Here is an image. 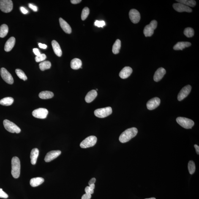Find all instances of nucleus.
Masks as SVG:
<instances>
[{
    "label": "nucleus",
    "instance_id": "f257e3e1",
    "mask_svg": "<svg viewBox=\"0 0 199 199\" xmlns=\"http://www.w3.org/2000/svg\"><path fill=\"white\" fill-rule=\"evenodd\" d=\"M138 131L137 128L133 127L126 129L121 134L119 140L121 143H124L128 142L131 139L137 135Z\"/></svg>",
    "mask_w": 199,
    "mask_h": 199
},
{
    "label": "nucleus",
    "instance_id": "f03ea898",
    "mask_svg": "<svg viewBox=\"0 0 199 199\" xmlns=\"http://www.w3.org/2000/svg\"><path fill=\"white\" fill-rule=\"evenodd\" d=\"M12 171L11 173L14 178H17L20 176V162L18 157H14L12 159Z\"/></svg>",
    "mask_w": 199,
    "mask_h": 199
},
{
    "label": "nucleus",
    "instance_id": "7ed1b4c3",
    "mask_svg": "<svg viewBox=\"0 0 199 199\" xmlns=\"http://www.w3.org/2000/svg\"><path fill=\"white\" fill-rule=\"evenodd\" d=\"M3 124L6 130L9 132L19 133L21 132V129L15 123L12 122L9 120H5L3 122Z\"/></svg>",
    "mask_w": 199,
    "mask_h": 199
},
{
    "label": "nucleus",
    "instance_id": "20e7f679",
    "mask_svg": "<svg viewBox=\"0 0 199 199\" xmlns=\"http://www.w3.org/2000/svg\"><path fill=\"white\" fill-rule=\"evenodd\" d=\"M177 122L181 127L185 129H191L194 125V122L189 118L178 117L176 119Z\"/></svg>",
    "mask_w": 199,
    "mask_h": 199
},
{
    "label": "nucleus",
    "instance_id": "39448f33",
    "mask_svg": "<svg viewBox=\"0 0 199 199\" xmlns=\"http://www.w3.org/2000/svg\"><path fill=\"white\" fill-rule=\"evenodd\" d=\"M157 22L155 20H153L149 25H146L143 30V33L145 37H151L154 34V30L157 27Z\"/></svg>",
    "mask_w": 199,
    "mask_h": 199
},
{
    "label": "nucleus",
    "instance_id": "423d86ee",
    "mask_svg": "<svg viewBox=\"0 0 199 199\" xmlns=\"http://www.w3.org/2000/svg\"><path fill=\"white\" fill-rule=\"evenodd\" d=\"M97 141V138L94 136H91L84 140L80 144L82 148H87L94 146Z\"/></svg>",
    "mask_w": 199,
    "mask_h": 199
},
{
    "label": "nucleus",
    "instance_id": "0eeeda50",
    "mask_svg": "<svg viewBox=\"0 0 199 199\" xmlns=\"http://www.w3.org/2000/svg\"><path fill=\"white\" fill-rule=\"evenodd\" d=\"M112 113L111 107H108L105 108L97 109L94 111V115L97 117L104 118L110 116Z\"/></svg>",
    "mask_w": 199,
    "mask_h": 199
},
{
    "label": "nucleus",
    "instance_id": "6e6552de",
    "mask_svg": "<svg viewBox=\"0 0 199 199\" xmlns=\"http://www.w3.org/2000/svg\"><path fill=\"white\" fill-rule=\"evenodd\" d=\"M13 8V4L11 0H1L0 9L6 13L10 12Z\"/></svg>",
    "mask_w": 199,
    "mask_h": 199
},
{
    "label": "nucleus",
    "instance_id": "1a4fd4ad",
    "mask_svg": "<svg viewBox=\"0 0 199 199\" xmlns=\"http://www.w3.org/2000/svg\"><path fill=\"white\" fill-rule=\"evenodd\" d=\"M0 72L1 77L6 82L10 85L13 84L14 83L13 77L7 70L4 68H2L1 69Z\"/></svg>",
    "mask_w": 199,
    "mask_h": 199
},
{
    "label": "nucleus",
    "instance_id": "9d476101",
    "mask_svg": "<svg viewBox=\"0 0 199 199\" xmlns=\"http://www.w3.org/2000/svg\"><path fill=\"white\" fill-rule=\"evenodd\" d=\"M48 113V110L47 109L40 108L33 111L32 115L34 117L39 119H45L46 118Z\"/></svg>",
    "mask_w": 199,
    "mask_h": 199
},
{
    "label": "nucleus",
    "instance_id": "9b49d317",
    "mask_svg": "<svg viewBox=\"0 0 199 199\" xmlns=\"http://www.w3.org/2000/svg\"><path fill=\"white\" fill-rule=\"evenodd\" d=\"M192 88V86L189 85L183 88L178 95V100L180 101L187 97L190 93Z\"/></svg>",
    "mask_w": 199,
    "mask_h": 199
},
{
    "label": "nucleus",
    "instance_id": "f8f14e48",
    "mask_svg": "<svg viewBox=\"0 0 199 199\" xmlns=\"http://www.w3.org/2000/svg\"><path fill=\"white\" fill-rule=\"evenodd\" d=\"M160 100L158 97H154L150 99L146 104L148 110L155 109L160 105Z\"/></svg>",
    "mask_w": 199,
    "mask_h": 199
},
{
    "label": "nucleus",
    "instance_id": "ddd939ff",
    "mask_svg": "<svg viewBox=\"0 0 199 199\" xmlns=\"http://www.w3.org/2000/svg\"><path fill=\"white\" fill-rule=\"evenodd\" d=\"M173 6L174 10L178 12L190 13L192 12V9L190 7L181 4V3H175V4H173Z\"/></svg>",
    "mask_w": 199,
    "mask_h": 199
},
{
    "label": "nucleus",
    "instance_id": "4468645a",
    "mask_svg": "<svg viewBox=\"0 0 199 199\" xmlns=\"http://www.w3.org/2000/svg\"><path fill=\"white\" fill-rule=\"evenodd\" d=\"M129 17L133 23L136 24L140 22V12L135 9L131 10L129 12Z\"/></svg>",
    "mask_w": 199,
    "mask_h": 199
},
{
    "label": "nucleus",
    "instance_id": "2eb2a0df",
    "mask_svg": "<svg viewBox=\"0 0 199 199\" xmlns=\"http://www.w3.org/2000/svg\"><path fill=\"white\" fill-rule=\"evenodd\" d=\"M61 154V151L59 150L53 151L47 153L45 156L44 160L46 162H49L56 159Z\"/></svg>",
    "mask_w": 199,
    "mask_h": 199
},
{
    "label": "nucleus",
    "instance_id": "dca6fc26",
    "mask_svg": "<svg viewBox=\"0 0 199 199\" xmlns=\"http://www.w3.org/2000/svg\"><path fill=\"white\" fill-rule=\"evenodd\" d=\"M166 74V71L163 68H159L154 74V81L158 82L162 79Z\"/></svg>",
    "mask_w": 199,
    "mask_h": 199
},
{
    "label": "nucleus",
    "instance_id": "f3484780",
    "mask_svg": "<svg viewBox=\"0 0 199 199\" xmlns=\"http://www.w3.org/2000/svg\"><path fill=\"white\" fill-rule=\"evenodd\" d=\"M132 72V69L129 66H126L123 68L119 74V76L121 79L127 78L131 75Z\"/></svg>",
    "mask_w": 199,
    "mask_h": 199
},
{
    "label": "nucleus",
    "instance_id": "a211bd4d",
    "mask_svg": "<svg viewBox=\"0 0 199 199\" xmlns=\"http://www.w3.org/2000/svg\"><path fill=\"white\" fill-rule=\"evenodd\" d=\"M60 25L62 28L65 32L67 34H70L72 32V29L70 25L66 22L65 20L62 18L59 19Z\"/></svg>",
    "mask_w": 199,
    "mask_h": 199
},
{
    "label": "nucleus",
    "instance_id": "6ab92c4d",
    "mask_svg": "<svg viewBox=\"0 0 199 199\" xmlns=\"http://www.w3.org/2000/svg\"><path fill=\"white\" fill-rule=\"evenodd\" d=\"M16 39L15 37H11L7 40L4 45V50L6 52L10 51L15 46Z\"/></svg>",
    "mask_w": 199,
    "mask_h": 199
},
{
    "label": "nucleus",
    "instance_id": "aec40b11",
    "mask_svg": "<svg viewBox=\"0 0 199 199\" xmlns=\"http://www.w3.org/2000/svg\"><path fill=\"white\" fill-rule=\"evenodd\" d=\"M97 95V93L96 90H91L87 94L85 98V101L88 103H90L94 100Z\"/></svg>",
    "mask_w": 199,
    "mask_h": 199
},
{
    "label": "nucleus",
    "instance_id": "412c9836",
    "mask_svg": "<svg viewBox=\"0 0 199 199\" xmlns=\"http://www.w3.org/2000/svg\"><path fill=\"white\" fill-rule=\"evenodd\" d=\"M51 44L55 54L58 56H61L62 55V51L59 44L54 40L52 41Z\"/></svg>",
    "mask_w": 199,
    "mask_h": 199
},
{
    "label": "nucleus",
    "instance_id": "4be33fe9",
    "mask_svg": "<svg viewBox=\"0 0 199 199\" xmlns=\"http://www.w3.org/2000/svg\"><path fill=\"white\" fill-rule=\"evenodd\" d=\"M191 45L192 44L189 42H178L174 46L173 49L175 50H182L186 47H190Z\"/></svg>",
    "mask_w": 199,
    "mask_h": 199
},
{
    "label": "nucleus",
    "instance_id": "5701e85b",
    "mask_svg": "<svg viewBox=\"0 0 199 199\" xmlns=\"http://www.w3.org/2000/svg\"><path fill=\"white\" fill-rule=\"evenodd\" d=\"M39 150L37 148H34L31 152L30 159L31 163L33 165H36L39 155Z\"/></svg>",
    "mask_w": 199,
    "mask_h": 199
},
{
    "label": "nucleus",
    "instance_id": "b1692460",
    "mask_svg": "<svg viewBox=\"0 0 199 199\" xmlns=\"http://www.w3.org/2000/svg\"><path fill=\"white\" fill-rule=\"evenodd\" d=\"M82 64L81 60L78 58H74L71 61V66L72 69L77 70L82 68Z\"/></svg>",
    "mask_w": 199,
    "mask_h": 199
},
{
    "label": "nucleus",
    "instance_id": "393cba45",
    "mask_svg": "<svg viewBox=\"0 0 199 199\" xmlns=\"http://www.w3.org/2000/svg\"><path fill=\"white\" fill-rule=\"evenodd\" d=\"M44 181V178L42 177L34 178L30 181V184L33 187H36L42 184Z\"/></svg>",
    "mask_w": 199,
    "mask_h": 199
},
{
    "label": "nucleus",
    "instance_id": "a878e982",
    "mask_svg": "<svg viewBox=\"0 0 199 199\" xmlns=\"http://www.w3.org/2000/svg\"><path fill=\"white\" fill-rule=\"evenodd\" d=\"M54 94L51 91H42L39 93V97L42 99H51L53 97Z\"/></svg>",
    "mask_w": 199,
    "mask_h": 199
},
{
    "label": "nucleus",
    "instance_id": "bb28decb",
    "mask_svg": "<svg viewBox=\"0 0 199 199\" xmlns=\"http://www.w3.org/2000/svg\"><path fill=\"white\" fill-rule=\"evenodd\" d=\"M121 47V42L119 39H117L113 46L112 51L114 54H118L119 53Z\"/></svg>",
    "mask_w": 199,
    "mask_h": 199
},
{
    "label": "nucleus",
    "instance_id": "cd10ccee",
    "mask_svg": "<svg viewBox=\"0 0 199 199\" xmlns=\"http://www.w3.org/2000/svg\"><path fill=\"white\" fill-rule=\"evenodd\" d=\"M14 99L12 97H5L0 100V105L4 106H9L12 105Z\"/></svg>",
    "mask_w": 199,
    "mask_h": 199
},
{
    "label": "nucleus",
    "instance_id": "c85d7f7f",
    "mask_svg": "<svg viewBox=\"0 0 199 199\" xmlns=\"http://www.w3.org/2000/svg\"><path fill=\"white\" fill-rule=\"evenodd\" d=\"M8 27L6 24H3L0 26V37L4 38L8 33Z\"/></svg>",
    "mask_w": 199,
    "mask_h": 199
},
{
    "label": "nucleus",
    "instance_id": "c756f323",
    "mask_svg": "<svg viewBox=\"0 0 199 199\" xmlns=\"http://www.w3.org/2000/svg\"><path fill=\"white\" fill-rule=\"evenodd\" d=\"M178 3L184 4L188 7H194L196 5V2L193 0H177Z\"/></svg>",
    "mask_w": 199,
    "mask_h": 199
},
{
    "label": "nucleus",
    "instance_id": "7c9ffc66",
    "mask_svg": "<svg viewBox=\"0 0 199 199\" xmlns=\"http://www.w3.org/2000/svg\"><path fill=\"white\" fill-rule=\"evenodd\" d=\"M51 66V63L49 61L42 62L39 64V69L42 71H44L47 70V69H50Z\"/></svg>",
    "mask_w": 199,
    "mask_h": 199
},
{
    "label": "nucleus",
    "instance_id": "2f4dec72",
    "mask_svg": "<svg viewBox=\"0 0 199 199\" xmlns=\"http://www.w3.org/2000/svg\"><path fill=\"white\" fill-rule=\"evenodd\" d=\"M184 33L186 37L188 38L192 37L194 36V30L192 28H186L184 30Z\"/></svg>",
    "mask_w": 199,
    "mask_h": 199
},
{
    "label": "nucleus",
    "instance_id": "473e14b6",
    "mask_svg": "<svg viewBox=\"0 0 199 199\" xmlns=\"http://www.w3.org/2000/svg\"><path fill=\"white\" fill-rule=\"evenodd\" d=\"M15 72L17 76L19 77V78L23 80L24 81L27 79V77L26 74L21 69H17L16 70Z\"/></svg>",
    "mask_w": 199,
    "mask_h": 199
},
{
    "label": "nucleus",
    "instance_id": "72a5a7b5",
    "mask_svg": "<svg viewBox=\"0 0 199 199\" xmlns=\"http://www.w3.org/2000/svg\"><path fill=\"white\" fill-rule=\"evenodd\" d=\"M188 170L191 174H193L195 170V164L193 161H190L188 163Z\"/></svg>",
    "mask_w": 199,
    "mask_h": 199
},
{
    "label": "nucleus",
    "instance_id": "f704fd0d",
    "mask_svg": "<svg viewBox=\"0 0 199 199\" xmlns=\"http://www.w3.org/2000/svg\"><path fill=\"white\" fill-rule=\"evenodd\" d=\"M90 10L89 8L88 7H85L83 9L82 11L81 14V19L82 20H85L87 18L88 15H89Z\"/></svg>",
    "mask_w": 199,
    "mask_h": 199
},
{
    "label": "nucleus",
    "instance_id": "c9c22d12",
    "mask_svg": "<svg viewBox=\"0 0 199 199\" xmlns=\"http://www.w3.org/2000/svg\"><path fill=\"white\" fill-rule=\"evenodd\" d=\"M47 56L46 55L43 53L41 54L40 55L38 56H36L35 57V60L36 62H40L43 61L46 59Z\"/></svg>",
    "mask_w": 199,
    "mask_h": 199
},
{
    "label": "nucleus",
    "instance_id": "e433bc0d",
    "mask_svg": "<svg viewBox=\"0 0 199 199\" xmlns=\"http://www.w3.org/2000/svg\"><path fill=\"white\" fill-rule=\"evenodd\" d=\"M105 25V22L104 21L96 20L94 23L95 26H97L98 27H103Z\"/></svg>",
    "mask_w": 199,
    "mask_h": 199
},
{
    "label": "nucleus",
    "instance_id": "4c0bfd02",
    "mask_svg": "<svg viewBox=\"0 0 199 199\" xmlns=\"http://www.w3.org/2000/svg\"><path fill=\"white\" fill-rule=\"evenodd\" d=\"M0 198H8V195L4 192L3 189L0 188Z\"/></svg>",
    "mask_w": 199,
    "mask_h": 199
},
{
    "label": "nucleus",
    "instance_id": "58836bf2",
    "mask_svg": "<svg viewBox=\"0 0 199 199\" xmlns=\"http://www.w3.org/2000/svg\"><path fill=\"white\" fill-rule=\"evenodd\" d=\"M85 192L86 194H91L94 193V190L90 189L89 186H87L85 188Z\"/></svg>",
    "mask_w": 199,
    "mask_h": 199
},
{
    "label": "nucleus",
    "instance_id": "ea45409f",
    "mask_svg": "<svg viewBox=\"0 0 199 199\" xmlns=\"http://www.w3.org/2000/svg\"><path fill=\"white\" fill-rule=\"evenodd\" d=\"M91 194L86 193L82 196V199H91Z\"/></svg>",
    "mask_w": 199,
    "mask_h": 199
},
{
    "label": "nucleus",
    "instance_id": "a19ab883",
    "mask_svg": "<svg viewBox=\"0 0 199 199\" xmlns=\"http://www.w3.org/2000/svg\"><path fill=\"white\" fill-rule=\"evenodd\" d=\"M28 6L31 9L34 11V12H37L38 10L37 7V6L33 5L32 4H28Z\"/></svg>",
    "mask_w": 199,
    "mask_h": 199
},
{
    "label": "nucleus",
    "instance_id": "79ce46f5",
    "mask_svg": "<svg viewBox=\"0 0 199 199\" xmlns=\"http://www.w3.org/2000/svg\"><path fill=\"white\" fill-rule=\"evenodd\" d=\"M33 52H34V54L36 55V56H38L41 55V53H40V52L39 51L38 49L34 48L33 49Z\"/></svg>",
    "mask_w": 199,
    "mask_h": 199
},
{
    "label": "nucleus",
    "instance_id": "37998d69",
    "mask_svg": "<svg viewBox=\"0 0 199 199\" xmlns=\"http://www.w3.org/2000/svg\"><path fill=\"white\" fill-rule=\"evenodd\" d=\"M20 10H21V12L23 13V14H26L28 13V11L27 10H26L25 8L23 7H21L20 8Z\"/></svg>",
    "mask_w": 199,
    "mask_h": 199
},
{
    "label": "nucleus",
    "instance_id": "c03bdc74",
    "mask_svg": "<svg viewBox=\"0 0 199 199\" xmlns=\"http://www.w3.org/2000/svg\"><path fill=\"white\" fill-rule=\"evenodd\" d=\"M39 48L44 49H46L47 48V45L45 44L39 43Z\"/></svg>",
    "mask_w": 199,
    "mask_h": 199
},
{
    "label": "nucleus",
    "instance_id": "a18cd8bd",
    "mask_svg": "<svg viewBox=\"0 0 199 199\" xmlns=\"http://www.w3.org/2000/svg\"><path fill=\"white\" fill-rule=\"evenodd\" d=\"M96 179L95 178H93L90 180L88 182V184L89 185H91V184H94L96 182Z\"/></svg>",
    "mask_w": 199,
    "mask_h": 199
},
{
    "label": "nucleus",
    "instance_id": "49530a36",
    "mask_svg": "<svg viewBox=\"0 0 199 199\" xmlns=\"http://www.w3.org/2000/svg\"><path fill=\"white\" fill-rule=\"evenodd\" d=\"M81 0H71V3L73 4H79V3L81 2Z\"/></svg>",
    "mask_w": 199,
    "mask_h": 199
},
{
    "label": "nucleus",
    "instance_id": "de8ad7c7",
    "mask_svg": "<svg viewBox=\"0 0 199 199\" xmlns=\"http://www.w3.org/2000/svg\"><path fill=\"white\" fill-rule=\"evenodd\" d=\"M194 147L195 148L196 151L197 153V154H199V146L197 145H194Z\"/></svg>",
    "mask_w": 199,
    "mask_h": 199
},
{
    "label": "nucleus",
    "instance_id": "09e8293b",
    "mask_svg": "<svg viewBox=\"0 0 199 199\" xmlns=\"http://www.w3.org/2000/svg\"><path fill=\"white\" fill-rule=\"evenodd\" d=\"M89 187L90 189H93V190H94V189L95 188V185L94 184H91V185H89Z\"/></svg>",
    "mask_w": 199,
    "mask_h": 199
},
{
    "label": "nucleus",
    "instance_id": "8fccbe9b",
    "mask_svg": "<svg viewBox=\"0 0 199 199\" xmlns=\"http://www.w3.org/2000/svg\"><path fill=\"white\" fill-rule=\"evenodd\" d=\"M156 199L155 198H146V199Z\"/></svg>",
    "mask_w": 199,
    "mask_h": 199
}]
</instances>
